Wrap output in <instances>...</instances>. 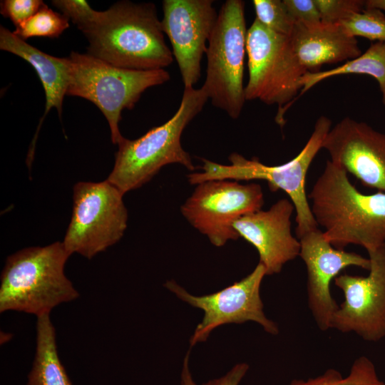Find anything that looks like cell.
Listing matches in <instances>:
<instances>
[{
  "instance_id": "cell-6",
  "label": "cell",
  "mask_w": 385,
  "mask_h": 385,
  "mask_svg": "<svg viewBox=\"0 0 385 385\" xmlns=\"http://www.w3.org/2000/svg\"><path fill=\"white\" fill-rule=\"evenodd\" d=\"M70 83L68 96H78L95 104L107 119L113 143L124 137L119 130L123 109H132L148 88L170 79L165 69L139 71L120 68L89 53L72 51L69 56Z\"/></svg>"
},
{
  "instance_id": "cell-16",
  "label": "cell",
  "mask_w": 385,
  "mask_h": 385,
  "mask_svg": "<svg viewBox=\"0 0 385 385\" xmlns=\"http://www.w3.org/2000/svg\"><path fill=\"white\" fill-rule=\"evenodd\" d=\"M294 210L292 201L282 198L267 210L247 214L233 223L239 237L258 252L259 262L264 265L266 275L279 273L286 263L299 255V240L291 231Z\"/></svg>"
},
{
  "instance_id": "cell-15",
  "label": "cell",
  "mask_w": 385,
  "mask_h": 385,
  "mask_svg": "<svg viewBox=\"0 0 385 385\" xmlns=\"http://www.w3.org/2000/svg\"><path fill=\"white\" fill-rule=\"evenodd\" d=\"M322 148L334 164L363 185L385 192V133L345 117L326 135Z\"/></svg>"
},
{
  "instance_id": "cell-5",
  "label": "cell",
  "mask_w": 385,
  "mask_h": 385,
  "mask_svg": "<svg viewBox=\"0 0 385 385\" xmlns=\"http://www.w3.org/2000/svg\"><path fill=\"white\" fill-rule=\"evenodd\" d=\"M331 128L332 120L328 117H319L302 150L293 159L282 165H267L256 158L249 160L233 153L228 158L230 164L227 165L202 159L204 163L202 171L189 174L188 181L192 185L210 180L266 181L272 192L283 190L290 198L296 212V234L299 239L318 228L307 200L305 179L312 160Z\"/></svg>"
},
{
  "instance_id": "cell-27",
  "label": "cell",
  "mask_w": 385,
  "mask_h": 385,
  "mask_svg": "<svg viewBox=\"0 0 385 385\" xmlns=\"http://www.w3.org/2000/svg\"><path fill=\"white\" fill-rule=\"evenodd\" d=\"M44 4L41 0H4L1 1L0 11L17 27L35 14Z\"/></svg>"
},
{
  "instance_id": "cell-8",
  "label": "cell",
  "mask_w": 385,
  "mask_h": 385,
  "mask_svg": "<svg viewBox=\"0 0 385 385\" xmlns=\"http://www.w3.org/2000/svg\"><path fill=\"white\" fill-rule=\"evenodd\" d=\"M247 29L245 2L227 0L208 41L202 88L212 104L231 118L240 117L245 100L243 84Z\"/></svg>"
},
{
  "instance_id": "cell-19",
  "label": "cell",
  "mask_w": 385,
  "mask_h": 385,
  "mask_svg": "<svg viewBox=\"0 0 385 385\" xmlns=\"http://www.w3.org/2000/svg\"><path fill=\"white\" fill-rule=\"evenodd\" d=\"M27 385H73L59 359L49 314L37 317L36 354Z\"/></svg>"
},
{
  "instance_id": "cell-30",
  "label": "cell",
  "mask_w": 385,
  "mask_h": 385,
  "mask_svg": "<svg viewBox=\"0 0 385 385\" xmlns=\"http://www.w3.org/2000/svg\"><path fill=\"white\" fill-rule=\"evenodd\" d=\"M364 8L376 9L385 11V0H366Z\"/></svg>"
},
{
  "instance_id": "cell-29",
  "label": "cell",
  "mask_w": 385,
  "mask_h": 385,
  "mask_svg": "<svg viewBox=\"0 0 385 385\" xmlns=\"http://www.w3.org/2000/svg\"><path fill=\"white\" fill-rule=\"evenodd\" d=\"M188 351L184 359L183 367L181 374L182 385H197L193 381L188 367ZM249 369V365L246 363H240L235 365L223 376L210 380L202 385H239L241 380L245 376Z\"/></svg>"
},
{
  "instance_id": "cell-17",
  "label": "cell",
  "mask_w": 385,
  "mask_h": 385,
  "mask_svg": "<svg viewBox=\"0 0 385 385\" xmlns=\"http://www.w3.org/2000/svg\"><path fill=\"white\" fill-rule=\"evenodd\" d=\"M289 38L299 62L311 72L323 64L346 62L361 54L356 38L339 24L307 28L296 23Z\"/></svg>"
},
{
  "instance_id": "cell-22",
  "label": "cell",
  "mask_w": 385,
  "mask_h": 385,
  "mask_svg": "<svg viewBox=\"0 0 385 385\" xmlns=\"http://www.w3.org/2000/svg\"><path fill=\"white\" fill-rule=\"evenodd\" d=\"M69 27V20L45 4L35 14L16 27L13 33L26 41L31 37L58 38Z\"/></svg>"
},
{
  "instance_id": "cell-7",
  "label": "cell",
  "mask_w": 385,
  "mask_h": 385,
  "mask_svg": "<svg viewBox=\"0 0 385 385\" xmlns=\"http://www.w3.org/2000/svg\"><path fill=\"white\" fill-rule=\"evenodd\" d=\"M246 51L249 78L245 100L277 105L275 120L283 127L284 113L297 99L302 76L308 71L299 62L289 36L272 31L256 19L247 29Z\"/></svg>"
},
{
  "instance_id": "cell-24",
  "label": "cell",
  "mask_w": 385,
  "mask_h": 385,
  "mask_svg": "<svg viewBox=\"0 0 385 385\" xmlns=\"http://www.w3.org/2000/svg\"><path fill=\"white\" fill-rule=\"evenodd\" d=\"M256 19L272 31L289 36L295 22L284 0H253Z\"/></svg>"
},
{
  "instance_id": "cell-4",
  "label": "cell",
  "mask_w": 385,
  "mask_h": 385,
  "mask_svg": "<svg viewBox=\"0 0 385 385\" xmlns=\"http://www.w3.org/2000/svg\"><path fill=\"white\" fill-rule=\"evenodd\" d=\"M207 100L202 88H184L180 104L170 119L137 139L124 138L118 144L114 166L107 180L125 194L150 181L165 165L180 164L193 170L192 158L183 148L181 136Z\"/></svg>"
},
{
  "instance_id": "cell-18",
  "label": "cell",
  "mask_w": 385,
  "mask_h": 385,
  "mask_svg": "<svg viewBox=\"0 0 385 385\" xmlns=\"http://www.w3.org/2000/svg\"><path fill=\"white\" fill-rule=\"evenodd\" d=\"M0 49L16 55L35 69L44 89L46 106L37 133L46 114L56 108L61 116L62 104L70 83V63L66 58L47 54L29 44L8 29L0 27Z\"/></svg>"
},
{
  "instance_id": "cell-12",
  "label": "cell",
  "mask_w": 385,
  "mask_h": 385,
  "mask_svg": "<svg viewBox=\"0 0 385 385\" xmlns=\"http://www.w3.org/2000/svg\"><path fill=\"white\" fill-rule=\"evenodd\" d=\"M367 252V276L342 274L334 279L344 300L334 313L330 329L377 342L385 337V245Z\"/></svg>"
},
{
  "instance_id": "cell-21",
  "label": "cell",
  "mask_w": 385,
  "mask_h": 385,
  "mask_svg": "<svg viewBox=\"0 0 385 385\" xmlns=\"http://www.w3.org/2000/svg\"><path fill=\"white\" fill-rule=\"evenodd\" d=\"M288 385H385V383L379 379L373 362L363 356L354 361L346 377L338 370L329 369L322 374L307 380L294 379Z\"/></svg>"
},
{
  "instance_id": "cell-1",
  "label": "cell",
  "mask_w": 385,
  "mask_h": 385,
  "mask_svg": "<svg viewBox=\"0 0 385 385\" xmlns=\"http://www.w3.org/2000/svg\"><path fill=\"white\" fill-rule=\"evenodd\" d=\"M308 198L317 225L335 248L356 245L369 251L385 245V192L361 193L344 170L327 160Z\"/></svg>"
},
{
  "instance_id": "cell-11",
  "label": "cell",
  "mask_w": 385,
  "mask_h": 385,
  "mask_svg": "<svg viewBox=\"0 0 385 385\" xmlns=\"http://www.w3.org/2000/svg\"><path fill=\"white\" fill-rule=\"evenodd\" d=\"M266 271L259 262L251 273L238 282L216 292L195 296L190 294L174 280H168L164 287L179 299L203 311V317L190 339V347L205 342L211 332L227 324L255 322L272 334H279L277 324L264 312L260 287Z\"/></svg>"
},
{
  "instance_id": "cell-3",
  "label": "cell",
  "mask_w": 385,
  "mask_h": 385,
  "mask_svg": "<svg viewBox=\"0 0 385 385\" xmlns=\"http://www.w3.org/2000/svg\"><path fill=\"white\" fill-rule=\"evenodd\" d=\"M70 255L63 242L31 247L9 255L1 274L0 312L49 314L79 293L64 273Z\"/></svg>"
},
{
  "instance_id": "cell-20",
  "label": "cell",
  "mask_w": 385,
  "mask_h": 385,
  "mask_svg": "<svg viewBox=\"0 0 385 385\" xmlns=\"http://www.w3.org/2000/svg\"><path fill=\"white\" fill-rule=\"evenodd\" d=\"M344 74H365L373 77L379 84L381 101L385 106V41L371 43L364 53L342 66L324 71H307L302 78V88L298 98L322 81Z\"/></svg>"
},
{
  "instance_id": "cell-13",
  "label": "cell",
  "mask_w": 385,
  "mask_h": 385,
  "mask_svg": "<svg viewBox=\"0 0 385 385\" xmlns=\"http://www.w3.org/2000/svg\"><path fill=\"white\" fill-rule=\"evenodd\" d=\"M162 28L172 46L185 88L201 76V60L217 15L212 0H164Z\"/></svg>"
},
{
  "instance_id": "cell-23",
  "label": "cell",
  "mask_w": 385,
  "mask_h": 385,
  "mask_svg": "<svg viewBox=\"0 0 385 385\" xmlns=\"http://www.w3.org/2000/svg\"><path fill=\"white\" fill-rule=\"evenodd\" d=\"M351 36H360L371 41H385V15L376 9L364 8L339 22Z\"/></svg>"
},
{
  "instance_id": "cell-25",
  "label": "cell",
  "mask_w": 385,
  "mask_h": 385,
  "mask_svg": "<svg viewBox=\"0 0 385 385\" xmlns=\"http://www.w3.org/2000/svg\"><path fill=\"white\" fill-rule=\"evenodd\" d=\"M52 4L83 34L100 21L103 14L93 9L84 0H54Z\"/></svg>"
},
{
  "instance_id": "cell-10",
  "label": "cell",
  "mask_w": 385,
  "mask_h": 385,
  "mask_svg": "<svg viewBox=\"0 0 385 385\" xmlns=\"http://www.w3.org/2000/svg\"><path fill=\"white\" fill-rule=\"evenodd\" d=\"M261 185L241 184L232 180H210L196 185L180 207L186 220L215 247L240 238L233 228L235 220L262 209Z\"/></svg>"
},
{
  "instance_id": "cell-26",
  "label": "cell",
  "mask_w": 385,
  "mask_h": 385,
  "mask_svg": "<svg viewBox=\"0 0 385 385\" xmlns=\"http://www.w3.org/2000/svg\"><path fill=\"white\" fill-rule=\"evenodd\" d=\"M322 23L338 24L354 13L365 7L364 0H314Z\"/></svg>"
},
{
  "instance_id": "cell-2",
  "label": "cell",
  "mask_w": 385,
  "mask_h": 385,
  "mask_svg": "<svg viewBox=\"0 0 385 385\" xmlns=\"http://www.w3.org/2000/svg\"><path fill=\"white\" fill-rule=\"evenodd\" d=\"M84 36L88 53L117 67L165 69L173 61L153 3L117 2Z\"/></svg>"
},
{
  "instance_id": "cell-14",
  "label": "cell",
  "mask_w": 385,
  "mask_h": 385,
  "mask_svg": "<svg viewBox=\"0 0 385 385\" xmlns=\"http://www.w3.org/2000/svg\"><path fill=\"white\" fill-rule=\"evenodd\" d=\"M300 257L307 274V302L314 319L322 331L330 329V322L339 304L332 297L330 284L339 274L351 266L369 270L370 261L359 254L333 247L318 228L299 239Z\"/></svg>"
},
{
  "instance_id": "cell-28",
  "label": "cell",
  "mask_w": 385,
  "mask_h": 385,
  "mask_svg": "<svg viewBox=\"0 0 385 385\" xmlns=\"http://www.w3.org/2000/svg\"><path fill=\"white\" fill-rule=\"evenodd\" d=\"M286 7L294 21L307 28H314L322 23L314 0H284Z\"/></svg>"
},
{
  "instance_id": "cell-9",
  "label": "cell",
  "mask_w": 385,
  "mask_h": 385,
  "mask_svg": "<svg viewBox=\"0 0 385 385\" xmlns=\"http://www.w3.org/2000/svg\"><path fill=\"white\" fill-rule=\"evenodd\" d=\"M123 195L108 180L74 185L72 215L63 241L70 255L90 260L122 238L128 222Z\"/></svg>"
}]
</instances>
